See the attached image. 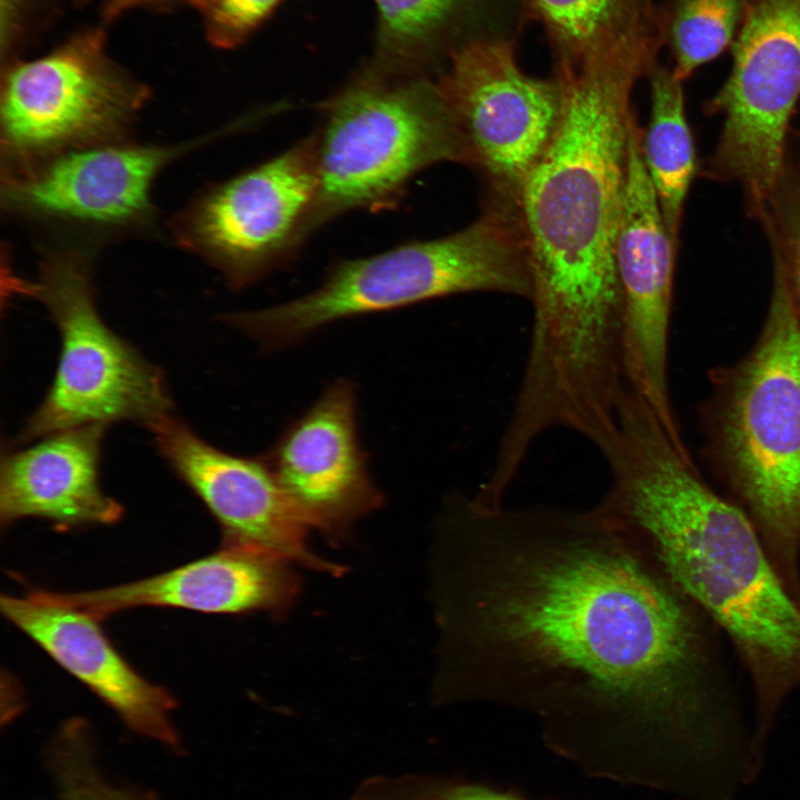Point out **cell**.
<instances>
[{"instance_id":"6da1fadb","label":"cell","mask_w":800,"mask_h":800,"mask_svg":"<svg viewBox=\"0 0 800 800\" xmlns=\"http://www.w3.org/2000/svg\"><path fill=\"white\" fill-rule=\"evenodd\" d=\"M433 551L438 701L528 711L570 751L728 766L739 719L712 621L598 504L453 496Z\"/></svg>"},{"instance_id":"7a4b0ae2","label":"cell","mask_w":800,"mask_h":800,"mask_svg":"<svg viewBox=\"0 0 800 800\" xmlns=\"http://www.w3.org/2000/svg\"><path fill=\"white\" fill-rule=\"evenodd\" d=\"M658 47L640 33L558 62L559 119L519 200L532 278L524 366L549 386L593 387L622 368L617 242L636 119L631 96Z\"/></svg>"},{"instance_id":"3957f363","label":"cell","mask_w":800,"mask_h":800,"mask_svg":"<svg viewBox=\"0 0 800 800\" xmlns=\"http://www.w3.org/2000/svg\"><path fill=\"white\" fill-rule=\"evenodd\" d=\"M599 452L610 483L598 506L729 638L749 673L754 747L800 688V606L748 514L713 491L648 410L626 412Z\"/></svg>"},{"instance_id":"277c9868","label":"cell","mask_w":800,"mask_h":800,"mask_svg":"<svg viewBox=\"0 0 800 800\" xmlns=\"http://www.w3.org/2000/svg\"><path fill=\"white\" fill-rule=\"evenodd\" d=\"M470 292L530 300L529 251L518 206L488 199L482 213L454 233L342 260L311 292L227 314L224 322L279 350L342 319Z\"/></svg>"},{"instance_id":"5b68a950","label":"cell","mask_w":800,"mask_h":800,"mask_svg":"<svg viewBox=\"0 0 800 800\" xmlns=\"http://www.w3.org/2000/svg\"><path fill=\"white\" fill-rule=\"evenodd\" d=\"M756 347L729 374L716 418L726 480L800 606V318L780 259Z\"/></svg>"},{"instance_id":"8992f818","label":"cell","mask_w":800,"mask_h":800,"mask_svg":"<svg viewBox=\"0 0 800 800\" xmlns=\"http://www.w3.org/2000/svg\"><path fill=\"white\" fill-rule=\"evenodd\" d=\"M322 110L310 234L351 210L390 207L433 164L468 166L454 117L428 77L393 76L366 64Z\"/></svg>"},{"instance_id":"52a82bcc","label":"cell","mask_w":800,"mask_h":800,"mask_svg":"<svg viewBox=\"0 0 800 800\" xmlns=\"http://www.w3.org/2000/svg\"><path fill=\"white\" fill-rule=\"evenodd\" d=\"M18 290L44 304L61 347L51 387L16 444L90 423L130 420L150 428L172 413L160 370L100 317L89 258L80 249L46 251L36 281H18Z\"/></svg>"},{"instance_id":"ba28073f","label":"cell","mask_w":800,"mask_h":800,"mask_svg":"<svg viewBox=\"0 0 800 800\" xmlns=\"http://www.w3.org/2000/svg\"><path fill=\"white\" fill-rule=\"evenodd\" d=\"M107 28L79 29L41 56L2 63L0 134L7 173L66 151L123 140L151 91L109 53Z\"/></svg>"},{"instance_id":"9c48e42d","label":"cell","mask_w":800,"mask_h":800,"mask_svg":"<svg viewBox=\"0 0 800 800\" xmlns=\"http://www.w3.org/2000/svg\"><path fill=\"white\" fill-rule=\"evenodd\" d=\"M800 98V0H750L731 73L707 106L721 114L711 177L737 182L762 219L784 177L786 137Z\"/></svg>"},{"instance_id":"30bf717a","label":"cell","mask_w":800,"mask_h":800,"mask_svg":"<svg viewBox=\"0 0 800 800\" xmlns=\"http://www.w3.org/2000/svg\"><path fill=\"white\" fill-rule=\"evenodd\" d=\"M318 192L314 134L214 184L174 219L179 244L234 288L269 273L308 237Z\"/></svg>"},{"instance_id":"8fae6325","label":"cell","mask_w":800,"mask_h":800,"mask_svg":"<svg viewBox=\"0 0 800 800\" xmlns=\"http://www.w3.org/2000/svg\"><path fill=\"white\" fill-rule=\"evenodd\" d=\"M489 199L519 206L526 179L556 129L561 96L554 79L527 76L506 41L454 49L437 80Z\"/></svg>"},{"instance_id":"7c38bea8","label":"cell","mask_w":800,"mask_h":800,"mask_svg":"<svg viewBox=\"0 0 800 800\" xmlns=\"http://www.w3.org/2000/svg\"><path fill=\"white\" fill-rule=\"evenodd\" d=\"M633 121L617 242L623 306V368L628 388L652 409L668 434L683 443L669 394L668 349L677 246L644 167L642 131Z\"/></svg>"},{"instance_id":"4fadbf2b","label":"cell","mask_w":800,"mask_h":800,"mask_svg":"<svg viewBox=\"0 0 800 800\" xmlns=\"http://www.w3.org/2000/svg\"><path fill=\"white\" fill-rule=\"evenodd\" d=\"M209 136L177 144L124 140L73 149L2 179L1 203L24 219L123 230L148 222L151 190L172 161Z\"/></svg>"},{"instance_id":"5bb4252c","label":"cell","mask_w":800,"mask_h":800,"mask_svg":"<svg viewBox=\"0 0 800 800\" xmlns=\"http://www.w3.org/2000/svg\"><path fill=\"white\" fill-rule=\"evenodd\" d=\"M150 429L161 456L218 522L222 546L258 549L333 576L343 571L309 548V526L263 456L220 450L172 413Z\"/></svg>"},{"instance_id":"9a60e30c","label":"cell","mask_w":800,"mask_h":800,"mask_svg":"<svg viewBox=\"0 0 800 800\" xmlns=\"http://www.w3.org/2000/svg\"><path fill=\"white\" fill-rule=\"evenodd\" d=\"M263 457L304 522L330 542L346 540L359 519L382 506L359 442L357 392L348 379L330 383Z\"/></svg>"},{"instance_id":"2e32d148","label":"cell","mask_w":800,"mask_h":800,"mask_svg":"<svg viewBox=\"0 0 800 800\" xmlns=\"http://www.w3.org/2000/svg\"><path fill=\"white\" fill-rule=\"evenodd\" d=\"M292 564L270 552L221 544L214 553L144 579L90 591L46 593L99 620L139 607L211 614L264 611L277 617L299 594Z\"/></svg>"},{"instance_id":"e0dca14e","label":"cell","mask_w":800,"mask_h":800,"mask_svg":"<svg viewBox=\"0 0 800 800\" xmlns=\"http://www.w3.org/2000/svg\"><path fill=\"white\" fill-rule=\"evenodd\" d=\"M2 614L88 687L132 730L172 746L173 697L143 678L117 650L89 613L31 589L24 598L2 596Z\"/></svg>"},{"instance_id":"ac0fdd59","label":"cell","mask_w":800,"mask_h":800,"mask_svg":"<svg viewBox=\"0 0 800 800\" xmlns=\"http://www.w3.org/2000/svg\"><path fill=\"white\" fill-rule=\"evenodd\" d=\"M106 424L90 423L44 436L37 443L2 456L0 520L44 519L60 529L111 524L122 506L100 486Z\"/></svg>"},{"instance_id":"d6986e66","label":"cell","mask_w":800,"mask_h":800,"mask_svg":"<svg viewBox=\"0 0 800 800\" xmlns=\"http://www.w3.org/2000/svg\"><path fill=\"white\" fill-rule=\"evenodd\" d=\"M652 71L650 120L642 133V157L667 229L677 246L696 170L694 144L684 111L682 82L668 69Z\"/></svg>"},{"instance_id":"ffe728a7","label":"cell","mask_w":800,"mask_h":800,"mask_svg":"<svg viewBox=\"0 0 800 800\" xmlns=\"http://www.w3.org/2000/svg\"><path fill=\"white\" fill-rule=\"evenodd\" d=\"M374 54L368 67L393 76L428 77L464 0H373Z\"/></svg>"},{"instance_id":"44dd1931","label":"cell","mask_w":800,"mask_h":800,"mask_svg":"<svg viewBox=\"0 0 800 800\" xmlns=\"http://www.w3.org/2000/svg\"><path fill=\"white\" fill-rule=\"evenodd\" d=\"M522 1L552 37L560 58H580L659 27L650 0Z\"/></svg>"},{"instance_id":"7402d4cb","label":"cell","mask_w":800,"mask_h":800,"mask_svg":"<svg viewBox=\"0 0 800 800\" xmlns=\"http://www.w3.org/2000/svg\"><path fill=\"white\" fill-rule=\"evenodd\" d=\"M750 0H672L667 36L681 82L719 56L742 23Z\"/></svg>"},{"instance_id":"603a6c76","label":"cell","mask_w":800,"mask_h":800,"mask_svg":"<svg viewBox=\"0 0 800 800\" xmlns=\"http://www.w3.org/2000/svg\"><path fill=\"white\" fill-rule=\"evenodd\" d=\"M76 729L69 727L61 734L52 757L60 800H136L102 779Z\"/></svg>"},{"instance_id":"cb8c5ba5","label":"cell","mask_w":800,"mask_h":800,"mask_svg":"<svg viewBox=\"0 0 800 800\" xmlns=\"http://www.w3.org/2000/svg\"><path fill=\"white\" fill-rule=\"evenodd\" d=\"M284 0H193L204 37L214 48L231 50L246 43Z\"/></svg>"},{"instance_id":"d4e9b609","label":"cell","mask_w":800,"mask_h":800,"mask_svg":"<svg viewBox=\"0 0 800 800\" xmlns=\"http://www.w3.org/2000/svg\"><path fill=\"white\" fill-rule=\"evenodd\" d=\"M780 259L800 318V171L784 173L767 216L762 219Z\"/></svg>"},{"instance_id":"484cf974","label":"cell","mask_w":800,"mask_h":800,"mask_svg":"<svg viewBox=\"0 0 800 800\" xmlns=\"http://www.w3.org/2000/svg\"><path fill=\"white\" fill-rule=\"evenodd\" d=\"M353 800H524L514 794L461 781L430 777H376L363 782Z\"/></svg>"},{"instance_id":"4316f807","label":"cell","mask_w":800,"mask_h":800,"mask_svg":"<svg viewBox=\"0 0 800 800\" xmlns=\"http://www.w3.org/2000/svg\"><path fill=\"white\" fill-rule=\"evenodd\" d=\"M58 0H0L1 62L22 57L27 46L48 26Z\"/></svg>"},{"instance_id":"83f0119b","label":"cell","mask_w":800,"mask_h":800,"mask_svg":"<svg viewBox=\"0 0 800 800\" xmlns=\"http://www.w3.org/2000/svg\"><path fill=\"white\" fill-rule=\"evenodd\" d=\"M193 0H102L101 23L109 27L116 20L133 10L168 11L178 7L190 6Z\"/></svg>"}]
</instances>
